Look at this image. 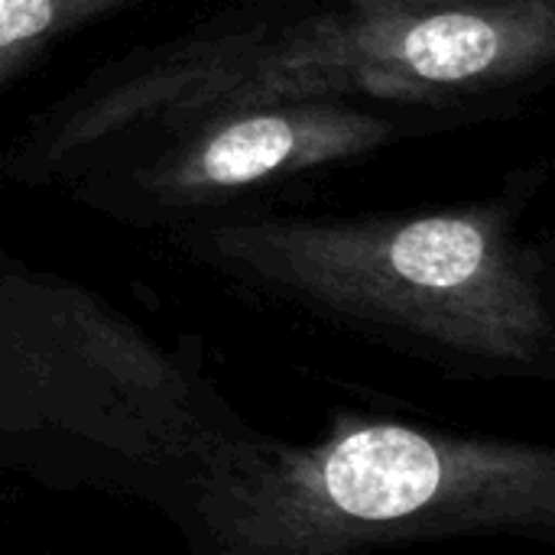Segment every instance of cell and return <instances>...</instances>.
I'll return each instance as SVG.
<instances>
[{"label": "cell", "mask_w": 555, "mask_h": 555, "mask_svg": "<svg viewBox=\"0 0 555 555\" xmlns=\"http://www.w3.org/2000/svg\"><path fill=\"white\" fill-rule=\"evenodd\" d=\"M555 55V0H328L137 55L55 104L16 166L49 169L140 133L280 101L459 104L537 78Z\"/></svg>", "instance_id": "6da1fadb"}, {"label": "cell", "mask_w": 555, "mask_h": 555, "mask_svg": "<svg viewBox=\"0 0 555 555\" xmlns=\"http://www.w3.org/2000/svg\"><path fill=\"white\" fill-rule=\"evenodd\" d=\"M202 260L306 312L472 377H553L550 267L504 208L345 221H231Z\"/></svg>", "instance_id": "7a4b0ae2"}, {"label": "cell", "mask_w": 555, "mask_h": 555, "mask_svg": "<svg viewBox=\"0 0 555 555\" xmlns=\"http://www.w3.org/2000/svg\"><path fill=\"white\" fill-rule=\"evenodd\" d=\"M195 543L309 555L520 537L555 540V452L517 439L354 420L319 442L260 433L224 452L176 514Z\"/></svg>", "instance_id": "3957f363"}, {"label": "cell", "mask_w": 555, "mask_h": 555, "mask_svg": "<svg viewBox=\"0 0 555 555\" xmlns=\"http://www.w3.org/2000/svg\"><path fill=\"white\" fill-rule=\"evenodd\" d=\"M397 130V120L361 107V101L250 104L172 130L120 182L143 208H198L254 185L367 156Z\"/></svg>", "instance_id": "277c9868"}, {"label": "cell", "mask_w": 555, "mask_h": 555, "mask_svg": "<svg viewBox=\"0 0 555 555\" xmlns=\"http://www.w3.org/2000/svg\"><path fill=\"white\" fill-rule=\"evenodd\" d=\"M140 0H0V85L46 46Z\"/></svg>", "instance_id": "5b68a950"}]
</instances>
